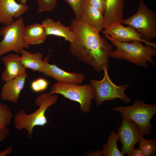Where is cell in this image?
Listing matches in <instances>:
<instances>
[{"instance_id": "1", "label": "cell", "mask_w": 156, "mask_h": 156, "mask_svg": "<svg viewBox=\"0 0 156 156\" xmlns=\"http://www.w3.org/2000/svg\"><path fill=\"white\" fill-rule=\"evenodd\" d=\"M70 27L74 34L70 53L97 72L108 67L110 53L114 49L106 38L75 18L71 21Z\"/></svg>"}, {"instance_id": "2", "label": "cell", "mask_w": 156, "mask_h": 156, "mask_svg": "<svg viewBox=\"0 0 156 156\" xmlns=\"http://www.w3.org/2000/svg\"><path fill=\"white\" fill-rule=\"evenodd\" d=\"M104 34L105 38L116 47L115 50L110 53V56L112 57L127 61L138 66L146 68L148 67L149 63L153 66L156 65L152 57L156 55V49L144 45L142 42L140 41L121 42L114 39L108 34Z\"/></svg>"}, {"instance_id": "3", "label": "cell", "mask_w": 156, "mask_h": 156, "mask_svg": "<svg viewBox=\"0 0 156 156\" xmlns=\"http://www.w3.org/2000/svg\"><path fill=\"white\" fill-rule=\"evenodd\" d=\"M58 96L51 94L49 92L43 93L38 96L35 100L38 109L31 114H27L24 110H20L14 117V123L15 128L19 131L23 129L27 132V137L32 138L34 128L37 126H44L48 122L45 113L48 108L55 104Z\"/></svg>"}, {"instance_id": "4", "label": "cell", "mask_w": 156, "mask_h": 156, "mask_svg": "<svg viewBox=\"0 0 156 156\" xmlns=\"http://www.w3.org/2000/svg\"><path fill=\"white\" fill-rule=\"evenodd\" d=\"M113 110L119 112L122 118L133 121L138 125L142 136L150 133L152 128L151 121L156 112V105L137 100L130 106L118 105L114 108Z\"/></svg>"}, {"instance_id": "5", "label": "cell", "mask_w": 156, "mask_h": 156, "mask_svg": "<svg viewBox=\"0 0 156 156\" xmlns=\"http://www.w3.org/2000/svg\"><path fill=\"white\" fill-rule=\"evenodd\" d=\"M79 85L57 82L51 86L49 93L60 94L78 103L81 111L86 113L90 109L92 100L95 97L94 90L91 84Z\"/></svg>"}, {"instance_id": "6", "label": "cell", "mask_w": 156, "mask_h": 156, "mask_svg": "<svg viewBox=\"0 0 156 156\" xmlns=\"http://www.w3.org/2000/svg\"><path fill=\"white\" fill-rule=\"evenodd\" d=\"M122 24H126L136 30L142 39L150 42L156 38V13L150 10L143 0H140L136 12L122 20Z\"/></svg>"}, {"instance_id": "7", "label": "cell", "mask_w": 156, "mask_h": 156, "mask_svg": "<svg viewBox=\"0 0 156 156\" xmlns=\"http://www.w3.org/2000/svg\"><path fill=\"white\" fill-rule=\"evenodd\" d=\"M25 27L23 19L21 17L1 29L0 36L3 39L0 41V57L11 51L20 53L22 49L29 48L24 38Z\"/></svg>"}, {"instance_id": "8", "label": "cell", "mask_w": 156, "mask_h": 156, "mask_svg": "<svg viewBox=\"0 0 156 156\" xmlns=\"http://www.w3.org/2000/svg\"><path fill=\"white\" fill-rule=\"evenodd\" d=\"M104 75L100 80L92 79L90 84L93 87L95 92L94 99L97 106L106 101H110L119 99L127 103L131 100L125 93V91L129 84L117 86L110 79L108 75V67L104 68Z\"/></svg>"}, {"instance_id": "9", "label": "cell", "mask_w": 156, "mask_h": 156, "mask_svg": "<svg viewBox=\"0 0 156 156\" xmlns=\"http://www.w3.org/2000/svg\"><path fill=\"white\" fill-rule=\"evenodd\" d=\"M117 133L118 140L122 144L121 151L124 155L130 156L135 145L143 136L138 125L129 119L122 118V123Z\"/></svg>"}, {"instance_id": "10", "label": "cell", "mask_w": 156, "mask_h": 156, "mask_svg": "<svg viewBox=\"0 0 156 156\" xmlns=\"http://www.w3.org/2000/svg\"><path fill=\"white\" fill-rule=\"evenodd\" d=\"M51 50L47 56L43 59L44 66L42 73L45 76L51 77L57 82L66 83L80 84L84 81L85 77L82 74L70 73L65 71L54 64L48 62Z\"/></svg>"}, {"instance_id": "11", "label": "cell", "mask_w": 156, "mask_h": 156, "mask_svg": "<svg viewBox=\"0 0 156 156\" xmlns=\"http://www.w3.org/2000/svg\"><path fill=\"white\" fill-rule=\"evenodd\" d=\"M102 33L108 34L119 42H129L133 40L138 41L156 49V43L144 40L136 30L128 25L125 27L121 24H115L105 29Z\"/></svg>"}, {"instance_id": "12", "label": "cell", "mask_w": 156, "mask_h": 156, "mask_svg": "<svg viewBox=\"0 0 156 156\" xmlns=\"http://www.w3.org/2000/svg\"><path fill=\"white\" fill-rule=\"evenodd\" d=\"M26 4L18 3L15 0H0V23L5 25L13 22L28 11Z\"/></svg>"}, {"instance_id": "13", "label": "cell", "mask_w": 156, "mask_h": 156, "mask_svg": "<svg viewBox=\"0 0 156 156\" xmlns=\"http://www.w3.org/2000/svg\"><path fill=\"white\" fill-rule=\"evenodd\" d=\"M124 6V0H105L103 29L115 24H121Z\"/></svg>"}, {"instance_id": "14", "label": "cell", "mask_w": 156, "mask_h": 156, "mask_svg": "<svg viewBox=\"0 0 156 156\" xmlns=\"http://www.w3.org/2000/svg\"><path fill=\"white\" fill-rule=\"evenodd\" d=\"M27 73L5 82L1 92V97L4 101L16 103L20 97L21 93L23 88L26 78Z\"/></svg>"}, {"instance_id": "15", "label": "cell", "mask_w": 156, "mask_h": 156, "mask_svg": "<svg viewBox=\"0 0 156 156\" xmlns=\"http://www.w3.org/2000/svg\"><path fill=\"white\" fill-rule=\"evenodd\" d=\"M2 60L5 66L1 75L3 81L6 82L26 73V68L18 54H9L2 58Z\"/></svg>"}, {"instance_id": "16", "label": "cell", "mask_w": 156, "mask_h": 156, "mask_svg": "<svg viewBox=\"0 0 156 156\" xmlns=\"http://www.w3.org/2000/svg\"><path fill=\"white\" fill-rule=\"evenodd\" d=\"M93 30L99 32L103 29V14L87 1L83 5L78 19Z\"/></svg>"}, {"instance_id": "17", "label": "cell", "mask_w": 156, "mask_h": 156, "mask_svg": "<svg viewBox=\"0 0 156 156\" xmlns=\"http://www.w3.org/2000/svg\"><path fill=\"white\" fill-rule=\"evenodd\" d=\"M47 35H53L64 38L70 43L73 41L74 34L70 27L65 26L60 21H55L50 18H47L42 22Z\"/></svg>"}, {"instance_id": "18", "label": "cell", "mask_w": 156, "mask_h": 156, "mask_svg": "<svg viewBox=\"0 0 156 156\" xmlns=\"http://www.w3.org/2000/svg\"><path fill=\"white\" fill-rule=\"evenodd\" d=\"M23 36L25 42L29 45L43 43L47 36L42 24L36 23L25 27Z\"/></svg>"}, {"instance_id": "19", "label": "cell", "mask_w": 156, "mask_h": 156, "mask_svg": "<svg viewBox=\"0 0 156 156\" xmlns=\"http://www.w3.org/2000/svg\"><path fill=\"white\" fill-rule=\"evenodd\" d=\"M20 53L21 61L26 68L42 73L44 66V62L41 53L40 52L31 53L23 49L21 51Z\"/></svg>"}, {"instance_id": "20", "label": "cell", "mask_w": 156, "mask_h": 156, "mask_svg": "<svg viewBox=\"0 0 156 156\" xmlns=\"http://www.w3.org/2000/svg\"><path fill=\"white\" fill-rule=\"evenodd\" d=\"M118 136L117 133L113 130L109 135L107 142L103 145L102 151L104 156H123L117 146Z\"/></svg>"}, {"instance_id": "21", "label": "cell", "mask_w": 156, "mask_h": 156, "mask_svg": "<svg viewBox=\"0 0 156 156\" xmlns=\"http://www.w3.org/2000/svg\"><path fill=\"white\" fill-rule=\"evenodd\" d=\"M139 148L144 156H155L156 152L155 138L147 140L142 136L139 141Z\"/></svg>"}, {"instance_id": "22", "label": "cell", "mask_w": 156, "mask_h": 156, "mask_svg": "<svg viewBox=\"0 0 156 156\" xmlns=\"http://www.w3.org/2000/svg\"><path fill=\"white\" fill-rule=\"evenodd\" d=\"M12 117V112L8 107L0 103V130L8 127Z\"/></svg>"}, {"instance_id": "23", "label": "cell", "mask_w": 156, "mask_h": 156, "mask_svg": "<svg viewBox=\"0 0 156 156\" xmlns=\"http://www.w3.org/2000/svg\"><path fill=\"white\" fill-rule=\"evenodd\" d=\"M49 84L46 79L42 77L38 78L31 82L30 88L33 92L39 93L45 90Z\"/></svg>"}, {"instance_id": "24", "label": "cell", "mask_w": 156, "mask_h": 156, "mask_svg": "<svg viewBox=\"0 0 156 156\" xmlns=\"http://www.w3.org/2000/svg\"><path fill=\"white\" fill-rule=\"evenodd\" d=\"M58 0H36L37 12H49L53 10L57 6Z\"/></svg>"}, {"instance_id": "25", "label": "cell", "mask_w": 156, "mask_h": 156, "mask_svg": "<svg viewBox=\"0 0 156 156\" xmlns=\"http://www.w3.org/2000/svg\"><path fill=\"white\" fill-rule=\"evenodd\" d=\"M71 7L75 18L79 19L82 8L87 0H64Z\"/></svg>"}, {"instance_id": "26", "label": "cell", "mask_w": 156, "mask_h": 156, "mask_svg": "<svg viewBox=\"0 0 156 156\" xmlns=\"http://www.w3.org/2000/svg\"><path fill=\"white\" fill-rule=\"evenodd\" d=\"M87 1L92 7L103 14L105 8V0H87Z\"/></svg>"}, {"instance_id": "27", "label": "cell", "mask_w": 156, "mask_h": 156, "mask_svg": "<svg viewBox=\"0 0 156 156\" xmlns=\"http://www.w3.org/2000/svg\"><path fill=\"white\" fill-rule=\"evenodd\" d=\"M9 133L10 130L8 127L0 130V143L6 138Z\"/></svg>"}, {"instance_id": "28", "label": "cell", "mask_w": 156, "mask_h": 156, "mask_svg": "<svg viewBox=\"0 0 156 156\" xmlns=\"http://www.w3.org/2000/svg\"><path fill=\"white\" fill-rule=\"evenodd\" d=\"M13 151V147L10 146L5 150L0 151V156H5L10 154Z\"/></svg>"}, {"instance_id": "29", "label": "cell", "mask_w": 156, "mask_h": 156, "mask_svg": "<svg viewBox=\"0 0 156 156\" xmlns=\"http://www.w3.org/2000/svg\"><path fill=\"white\" fill-rule=\"evenodd\" d=\"M130 156H144L141 151L138 148L133 149Z\"/></svg>"}, {"instance_id": "30", "label": "cell", "mask_w": 156, "mask_h": 156, "mask_svg": "<svg viewBox=\"0 0 156 156\" xmlns=\"http://www.w3.org/2000/svg\"><path fill=\"white\" fill-rule=\"evenodd\" d=\"M20 2V3L23 4H26L27 2V0H16Z\"/></svg>"}]
</instances>
